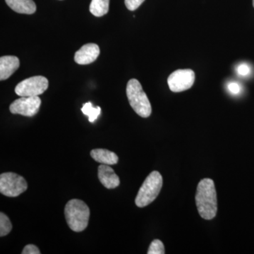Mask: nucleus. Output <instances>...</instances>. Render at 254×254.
Returning a JSON list of instances; mask_svg holds the SVG:
<instances>
[{"label": "nucleus", "mask_w": 254, "mask_h": 254, "mask_svg": "<svg viewBox=\"0 0 254 254\" xmlns=\"http://www.w3.org/2000/svg\"><path fill=\"white\" fill-rule=\"evenodd\" d=\"M198 213L205 220H212L218 212V198L213 180L209 178L200 180L197 187L195 196Z\"/></svg>", "instance_id": "nucleus-1"}, {"label": "nucleus", "mask_w": 254, "mask_h": 254, "mask_svg": "<svg viewBox=\"0 0 254 254\" xmlns=\"http://www.w3.org/2000/svg\"><path fill=\"white\" fill-rule=\"evenodd\" d=\"M64 215L69 228L73 231L80 232L88 226L90 209L83 200H70L65 206Z\"/></svg>", "instance_id": "nucleus-2"}, {"label": "nucleus", "mask_w": 254, "mask_h": 254, "mask_svg": "<svg viewBox=\"0 0 254 254\" xmlns=\"http://www.w3.org/2000/svg\"><path fill=\"white\" fill-rule=\"evenodd\" d=\"M127 95L132 109L137 115L143 118L150 116L151 105L138 80L132 78L127 83Z\"/></svg>", "instance_id": "nucleus-3"}, {"label": "nucleus", "mask_w": 254, "mask_h": 254, "mask_svg": "<svg viewBox=\"0 0 254 254\" xmlns=\"http://www.w3.org/2000/svg\"><path fill=\"white\" fill-rule=\"evenodd\" d=\"M163 177L158 171H153L143 182L135 199L139 208H143L154 201L163 187Z\"/></svg>", "instance_id": "nucleus-4"}, {"label": "nucleus", "mask_w": 254, "mask_h": 254, "mask_svg": "<svg viewBox=\"0 0 254 254\" xmlns=\"http://www.w3.org/2000/svg\"><path fill=\"white\" fill-rule=\"evenodd\" d=\"M25 179L16 173H6L0 175V192L8 197H16L27 190Z\"/></svg>", "instance_id": "nucleus-5"}, {"label": "nucleus", "mask_w": 254, "mask_h": 254, "mask_svg": "<svg viewBox=\"0 0 254 254\" xmlns=\"http://www.w3.org/2000/svg\"><path fill=\"white\" fill-rule=\"evenodd\" d=\"M48 86L49 82L47 78L33 76L20 82L15 88V93L20 97L38 96L48 89Z\"/></svg>", "instance_id": "nucleus-6"}, {"label": "nucleus", "mask_w": 254, "mask_h": 254, "mask_svg": "<svg viewBox=\"0 0 254 254\" xmlns=\"http://www.w3.org/2000/svg\"><path fill=\"white\" fill-rule=\"evenodd\" d=\"M195 78L193 70L189 68L177 70L172 73L168 78L169 88L174 93L187 91L193 86Z\"/></svg>", "instance_id": "nucleus-7"}, {"label": "nucleus", "mask_w": 254, "mask_h": 254, "mask_svg": "<svg viewBox=\"0 0 254 254\" xmlns=\"http://www.w3.org/2000/svg\"><path fill=\"white\" fill-rule=\"evenodd\" d=\"M41 105V100L38 96L21 97L11 103L9 110L14 115L33 117L38 113Z\"/></svg>", "instance_id": "nucleus-8"}, {"label": "nucleus", "mask_w": 254, "mask_h": 254, "mask_svg": "<svg viewBox=\"0 0 254 254\" xmlns=\"http://www.w3.org/2000/svg\"><path fill=\"white\" fill-rule=\"evenodd\" d=\"M100 55V48L95 43H88L82 46L75 53L74 60L78 64L86 65L93 63Z\"/></svg>", "instance_id": "nucleus-9"}, {"label": "nucleus", "mask_w": 254, "mask_h": 254, "mask_svg": "<svg viewBox=\"0 0 254 254\" xmlns=\"http://www.w3.org/2000/svg\"><path fill=\"white\" fill-rule=\"evenodd\" d=\"M98 175L102 185L108 190L117 188L120 185V178L110 165L101 164L98 167Z\"/></svg>", "instance_id": "nucleus-10"}, {"label": "nucleus", "mask_w": 254, "mask_h": 254, "mask_svg": "<svg viewBox=\"0 0 254 254\" xmlns=\"http://www.w3.org/2000/svg\"><path fill=\"white\" fill-rule=\"evenodd\" d=\"M20 62L15 56H4L0 58V80L9 78L18 69Z\"/></svg>", "instance_id": "nucleus-11"}, {"label": "nucleus", "mask_w": 254, "mask_h": 254, "mask_svg": "<svg viewBox=\"0 0 254 254\" xmlns=\"http://www.w3.org/2000/svg\"><path fill=\"white\" fill-rule=\"evenodd\" d=\"M6 4L16 12L33 14L36 12V5L33 0H5Z\"/></svg>", "instance_id": "nucleus-12"}, {"label": "nucleus", "mask_w": 254, "mask_h": 254, "mask_svg": "<svg viewBox=\"0 0 254 254\" xmlns=\"http://www.w3.org/2000/svg\"><path fill=\"white\" fill-rule=\"evenodd\" d=\"M91 156L93 160L103 165H113L118 163V156L116 153L107 149H93L91 150Z\"/></svg>", "instance_id": "nucleus-13"}, {"label": "nucleus", "mask_w": 254, "mask_h": 254, "mask_svg": "<svg viewBox=\"0 0 254 254\" xmlns=\"http://www.w3.org/2000/svg\"><path fill=\"white\" fill-rule=\"evenodd\" d=\"M110 0H92L89 10L93 16L101 17L109 11Z\"/></svg>", "instance_id": "nucleus-14"}, {"label": "nucleus", "mask_w": 254, "mask_h": 254, "mask_svg": "<svg viewBox=\"0 0 254 254\" xmlns=\"http://www.w3.org/2000/svg\"><path fill=\"white\" fill-rule=\"evenodd\" d=\"M81 111L85 115L88 117L90 123H94L99 117L101 108L98 106L94 108L91 102H88V103H85L82 107Z\"/></svg>", "instance_id": "nucleus-15"}, {"label": "nucleus", "mask_w": 254, "mask_h": 254, "mask_svg": "<svg viewBox=\"0 0 254 254\" xmlns=\"http://www.w3.org/2000/svg\"><path fill=\"white\" fill-rule=\"evenodd\" d=\"M12 230V225L7 215L4 213H0V236L7 235Z\"/></svg>", "instance_id": "nucleus-16"}, {"label": "nucleus", "mask_w": 254, "mask_h": 254, "mask_svg": "<svg viewBox=\"0 0 254 254\" xmlns=\"http://www.w3.org/2000/svg\"><path fill=\"white\" fill-rule=\"evenodd\" d=\"M165 253V247L163 243L159 240H155L151 242L147 252L148 254H164Z\"/></svg>", "instance_id": "nucleus-17"}, {"label": "nucleus", "mask_w": 254, "mask_h": 254, "mask_svg": "<svg viewBox=\"0 0 254 254\" xmlns=\"http://www.w3.org/2000/svg\"><path fill=\"white\" fill-rule=\"evenodd\" d=\"M145 0H125V5L129 11H135L138 9Z\"/></svg>", "instance_id": "nucleus-18"}, {"label": "nucleus", "mask_w": 254, "mask_h": 254, "mask_svg": "<svg viewBox=\"0 0 254 254\" xmlns=\"http://www.w3.org/2000/svg\"><path fill=\"white\" fill-rule=\"evenodd\" d=\"M22 254H40L39 249L36 246L33 245H28L26 246L23 249V252H21Z\"/></svg>", "instance_id": "nucleus-19"}, {"label": "nucleus", "mask_w": 254, "mask_h": 254, "mask_svg": "<svg viewBox=\"0 0 254 254\" xmlns=\"http://www.w3.org/2000/svg\"><path fill=\"white\" fill-rule=\"evenodd\" d=\"M237 72L240 76H247V75L250 74V67L247 64H241L237 67Z\"/></svg>", "instance_id": "nucleus-20"}, {"label": "nucleus", "mask_w": 254, "mask_h": 254, "mask_svg": "<svg viewBox=\"0 0 254 254\" xmlns=\"http://www.w3.org/2000/svg\"><path fill=\"white\" fill-rule=\"evenodd\" d=\"M228 89L232 94L237 95L240 93L241 88L240 85L235 82H232V83H229Z\"/></svg>", "instance_id": "nucleus-21"}, {"label": "nucleus", "mask_w": 254, "mask_h": 254, "mask_svg": "<svg viewBox=\"0 0 254 254\" xmlns=\"http://www.w3.org/2000/svg\"><path fill=\"white\" fill-rule=\"evenodd\" d=\"M253 6H254V0H253Z\"/></svg>", "instance_id": "nucleus-22"}]
</instances>
